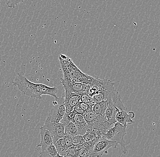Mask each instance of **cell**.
Returning a JSON list of instances; mask_svg holds the SVG:
<instances>
[{"label": "cell", "mask_w": 160, "mask_h": 157, "mask_svg": "<svg viewBox=\"0 0 160 157\" xmlns=\"http://www.w3.org/2000/svg\"><path fill=\"white\" fill-rule=\"evenodd\" d=\"M12 85L25 96L34 99L41 100L42 95H48L58 98V89L56 87H51L42 84H35L29 81L23 73L17 74L12 82Z\"/></svg>", "instance_id": "6da1fadb"}, {"label": "cell", "mask_w": 160, "mask_h": 157, "mask_svg": "<svg viewBox=\"0 0 160 157\" xmlns=\"http://www.w3.org/2000/svg\"><path fill=\"white\" fill-rule=\"evenodd\" d=\"M127 127L124 126L120 123L116 122L112 128L109 129L106 134L103 135L102 137L109 140L116 142L121 146V150L124 155L128 152L126 148V142L124 140L125 135L127 134Z\"/></svg>", "instance_id": "7a4b0ae2"}, {"label": "cell", "mask_w": 160, "mask_h": 157, "mask_svg": "<svg viewBox=\"0 0 160 157\" xmlns=\"http://www.w3.org/2000/svg\"><path fill=\"white\" fill-rule=\"evenodd\" d=\"M52 105L53 107L51 110L47 119L51 122L60 123L66 112L64 93L62 96L55 98L52 101Z\"/></svg>", "instance_id": "3957f363"}, {"label": "cell", "mask_w": 160, "mask_h": 157, "mask_svg": "<svg viewBox=\"0 0 160 157\" xmlns=\"http://www.w3.org/2000/svg\"><path fill=\"white\" fill-rule=\"evenodd\" d=\"M61 83L65 90L64 105L66 107V113H69L73 111V108L81 101L80 96L73 91L71 85L66 82L61 78Z\"/></svg>", "instance_id": "277c9868"}, {"label": "cell", "mask_w": 160, "mask_h": 157, "mask_svg": "<svg viewBox=\"0 0 160 157\" xmlns=\"http://www.w3.org/2000/svg\"><path fill=\"white\" fill-rule=\"evenodd\" d=\"M118 144L116 142L109 140L102 137L96 142L90 152L92 157H101L104 154H108L109 149H117Z\"/></svg>", "instance_id": "5b68a950"}, {"label": "cell", "mask_w": 160, "mask_h": 157, "mask_svg": "<svg viewBox=\"0 0 160 157\" xmlns=\"http://www.w3.org/2000/svg\"><path fill=\"white\" fill-rule=\"evenodd\" d=\"M42 128L48 130L53 138V143L65 136L64 125L61 123L51 122L48 119L45 121Z\"/></svg>", "instance_id": "8992f818"}, {"label": "cell", "mask_w": 160, "mask_h": 157, "mask_svg": "<svg viewBox=\"0 0 160 157\" xmlns=\"http://www.w3.org/2000/svg\"><path fill=\"white\" fill-rule=\"evenodd\" d=\"M59 59L61 67L63 74V79L69 85L72 84L71 82V75L69 71V62L71 58L64 54H61L60 55Z\"/></svg>", "instance_id": "52a82bcc"}, {"label": "cell", "mask_w": 160, "mask_h": 157, "mask_svg": "<svg viewBox=\"0 0 160 157\" xmlns=\"http://www.w3.org/2000/svg\"><path fill=\"white\" fill-rule=\"evenodd\" d=\"M127 111L119 110L116 115V120L117 122L120 123L124 126L127 127V125H132L135 123L132 120L135 117V113L133 111H130L128 113Z\"/></svg>", "instance_id": "ba28073f"}, {"label": "cell", "mask_w": 160, "mask_h": 157, "mask_svg": "<svg viewBox=\"0 0 160 157\" xmlns=\"http://www.w3.org/2000/svg\"><path fill=\"white\" fill-rule=\"evenodd\" d=\"M40 130L41 142L37 147H41L42 151L44 150L49 146L53 144V138L48 130L41 127Z\"/></svg>", "instance_id": "9c48e42d"}, {"label": "cell", "mask_w": 160, "mask_h": 157, "mask_svg": "<svg viewBox=\"0 0 160 157\" xmlns=\"http://www.w3.org/2000/svg\"><path fill=\"white\" fill-rule=\"evenodd\" d=\"M73 123H74L78 128V135H84L86 134L87 130L88 127L82 115L76 114Z\"/></svg>", "instance_id": "30bf717a"}, {"label": "cell", "mask_w": 160, "mask_h": 157, "mask_svg": "<svg viewBox=\"0 0 160 157\" xmlns=\"http://www.w3.org/2000/svg\"><path fill=\"white\" fill-rule=\"evenodd\" d=\"M120 110L110 103L108 102L107 108L105 112L107 120L111 124L113 125L114 124L117 122L116 120V115Z\"/></svg>", "instance_id": "8fae6325"}, {"label": "cell", "mask_w": 160, "mask_h": 157, "mask_svg": "<svg viewBox=\"0 0 160 157\" xmlns=\"http://www.w3.org/2000/svg\"><path fill=\"white\" fill-rule=\"evenodd\" d=\"M71 87L76 94L79 95L82 93L89 94L90 86L89 84L83 83H74L71 85Z\"/></svg>", "instance_id": "7c38bea8"}, {"label": "cell", "mask_w": 160, "mask_h": 157, "mask_svg": "<svg viewBox=\"0 0 160 157\" xmlns=\"http://www.w3.org/2000/svg\"><path fill=\"white\" fill-rule=\"evenodd\" d=\"M63 125H64L65 136L72 137L78 135V128L74 123L70 122Z\"/></svg>", "instance_id": "4fadbf2b"}, {"label": "cell", "mask_w": 160, "mask_h": 157, "mask_svg": "<svg viewBox=\"0 0 160 157\" xmlns=\"http://www.w3.org/2000/svg\"><path fill=\"white\" fill-rule=\"evenodd\" d=\"M108 105V101H102L96 103L92 106V111L96 115H102L105 114Z\"/></svg>", "instance_id": "5bb4252c"}, {"label": "cell", "mask_w": 160, "mask_h": 157, "mask_svg": "<svg viewBox=\"0 0 160 157\" xmlns=\"http://www.w3.org/2000/svg\"><path fill=\"white\" fill-rule=\"evenodd\" d=\"M85 121L88 125V128L91 127L93 124L96 122L98 115H96L92 110L86 112L82 115Z\"/></svg>", "instance_id": "9a60e30c"}, {"label": "cell", "mask_w": 160, "mask_h": 157, "mask_svg": "<svg viewBox=\"0 0 160 157\" xmlns=\"http://www.w3.org/2000/svg\"><path fill=\"white\" fill-rule=\"evenodd\" d=\"M58 154L54 144L49 146L44 150L42 151L38 157H55Z\"/></svg>", "instance_id": "2e32d148"}, {"label": "cell", "mask_w": 160, "mask_h": 157, "mask_svg": "<svg viewBox=\"0 0 160 157\" xmlns=\"http://www.w3.org/2000/svg\"><path fill=\"white\" fill-rule=\"evenodd\" d=\"M59 155L64 157H78V150H76L74 147H70Z\"/></svg>", "instance_id": "e0dca14e"}, {"label": "cell", "mask_w": 160, "mask_h": 157, "mask_svg": "<svg viewBox=\"0 0 160 157\" xmlns=\"http://www.w3.org/2000/svg\"><path fill=\"white\" fill-rule=\"evenodd\" d=\"M53 144L59 154L62 152L63 151L68 148L63 138L59 139L57 141L53 143Z\"/></svg>", "instance_id": "ac0fdd59"}, {"label": "cell", "mask_w": 160, "mask_h": 157, "mask_svg": "<svg viewBox=\"0 0 160 157\" xmlns=\"http://www.w3.org/2000/svg\"><path fill=\"white\" fill-rule=\"evenodd\" d=\"M79 96H80V98H81V101L90 104L92 106L96 103L95 101L93 100V99L90 96L89 94L82 93L80 94Z\"/></svg>", "instance_id": "d6986e66"}, {"label": "cell", "mask_w": 160, "mask_h": 157, "mask_svg": "<svg viewBox=\"0 0 160 157\" xmlns=\"http://www.w3.org/2000/svg\"><path fill=\"white\" fill-rule=\"evenodd\" d=\"M85 140L83 138L82 136L78 135L72 137V146L75 147L80 144L84 145Z\"/></svg>", "instance_id": "ffe728a7"}, {"label": "cell", "mask_w": 160, "mask_h": 157, "mask_svg": "<svg viewBox=\"0 0 160 157\" xmlns=\"http://www.w3.org/2000/svg\"><path fill=\"white\" fill-rule=\"evenodd\" d=\"M78 157H92L89 151L84 147L78 150Z\"/></svg>", "instance_id": "44dd1931"}, {"label": "cell", "mask_w": 160, "mask_h": 157, "mask_svg": "<svg viewBox=\"0 0 160 157\" xmlns=\"http://www.w3.org/2000/svg\"><path fill=\"white\" fill-rule=\"evenodd\" d=\"M78 105L85 112L92 110V106L90 104L80 101V102L78 104Z\"/></svg>", "instance_id": "7402d4cb"}, {"label": "cell", "mask_w": 160, "mask_h": 157, "mask_svg": "<svg viewBox=\"0 0 160 157\" xmlns=\"http://www.w3.org/2000/svg\"><path fill=\"white\" fill-rule=\"evenodd\" d=\"M24 2V0H8L7 5L9 8H15V6L21 3Z\"/></svg>", "instance_id": "603a6c76"}, {"label": "cell", "mask_w": 160, "mask_h": 157, "mask_svg": "<svg viewBox=\"0 0 160 157\" xmlns=\"http://www.w3.org/2000/svg\"><path fill=\"white\" fill-rule=\"evenodd\" d=\"M73 111L76 114H80L82 115H83L85 113L84 111L78 105L73 108Z\"/></svg>", "instance_id": "cb8c5ba5"}, {"label": "cell", "mask_w": 160, "mask_h": 157, "mask_svg": "<svg viewBox=\"0 0 160 157\" xmlns=\"http://www.w3.org/2000/svg\"><path fill=\"white\" fill-rule=\"evenodd\" d=\"M63 138L64 139L65 143H66V145H67V147L69 148L70 147H72V137L64 136Z\"/></svg>", "instance_id": "d4e9b609"}, {"label": "cell", "mask_w": 160, "mask_h": 157, "mask_svg": "<svg viewBox=\"0 0 160 157\" xmlns=\"http://www.w3.org/2000/svg\"><path fill=\"white\" fill-rule=\"evenodd\" d=\"M55 157H64L63 156H62L61 155H60L58 153V154H57V155H56V156Z\"/></svg>", "instance_id": "484cf974"}]
</instances>
